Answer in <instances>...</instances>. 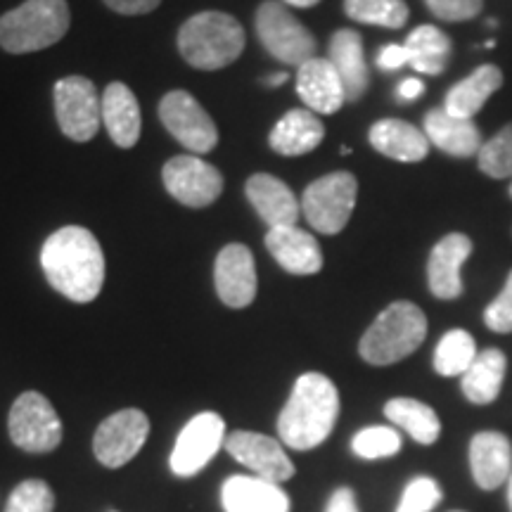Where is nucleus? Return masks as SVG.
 I'll use <instances>...</instances> for the list:
<instances>
[{
    "instance_id": "nucleus-1",
    "label": "nucleus",
    "mask_w": 512,
    "mask_h": 512,
    "mask_svg": "<svg viewBox=\"0 0 512 512\" xmlns=\"http://www.w3.org/2000/svg\"><path fill=\"white\" fill-rule=\"evenodd\" d=\"M41 266L48 283L76 304L98 299L105 283V254L88 228L64 226L43 242Z\"/></svg>"
},
{
    "instance_id": "nucleus-2",
    "label": "nucleus",
    "mask_w": 512,
    "mask_h": 512,
    "mask_svg": "<svg viewBox=\"0 0 512 512\" xmlns=\"http://www.w3.org/2000/svg\"><path fill=\"white\" fill-rule=\"evenodd\" d=\"M339 392L323 373H304L294 382L290 399L278 418V434L294 451H311L335 430Z\"/></svg>"
},
{
    "instance_id": "nucleus-3",
    "label": "nucleus",
    "mask_w": 512,
    "mask_h": 512,
    "mask_svg": "<svg viewBox=\"0 0 512 512\" xmlns=\"http://www.w3.org/2000/svg\"><path fill=\"white\" fill-rule=\"evenodd\" d=\"M245 43L242 24L219 10L197 12L178 29V53L190 67L202 72H216L233 64L245 50Z\"/></svg>"
},
{
    "instance_id": "nucleus-4",
    "label": "nucleus",
    "mask_w": 512,
    "mask_h": 512,
    "mask_svg": "<svg viewBox=\"0 0 512 512\" xmlns=\"http://www.w3.org/2000/svg\"><path fill=\"white\" fill-rule=\"evenodd\" d=\"M427 337V316L413 302H394L373 320L358 342V354L370 366H392L415 354Z\"/></svg>"
},
{
    "instance_id": "nucleus-5",
    "label": "nucleus",
    "mask_w": 512,
    "mask_h": 512,
    "mask_svg": "<svg viewBox=\"0 0 512 512\" xmlns=\"http://www.w3.org/2000/svg\"><path fill=\"white\" fill-rule=\"evenodd\" d=\"M72 24L67 0H24L0 17V48L29 55L60 43Z\"/></svg>"
},
{
    "instance_id": "nucleus-6",
    "label": "nucleus",
    "mask_w": 512,
    "mask_h": 512,
    "mask_svg": "<svg viewBox=\"0 0 512 512\" xmlns=\"http://www.w3.org/2000/svg\"><path fill=\"white\" fill-rule=\"evenodd\" d=\"M254 27L266 53L287 67H302L316 57V36L278 0H264L259 5Z\"/></svg>"
},
{
    "instance_id": "nucleus-7",
    "label": "nucleus",
    "mask_w": 512,
    "mask_h": 512,
    "mask_svg": "<svg viewBox=\"0 0 512 512\" xmlns=\"http://www.w3.org/2000/svg\"><path fill=\"white\" fill-rule=\"evenodd\" d=\"M358 197V181L349 171H335L304 190L302 214L320 235H337L347 228Z\"/></svg>"
},
{
    "instance_id": "nucleus-8",
    "label": "nucleus",
    "mask_w": 512,
    "mask_h": 512,
    "mask_svg": "<svg viewBox=\"0 0 512 512\" xmlns=\"http://www.w3.org/2000/svg\"><path fill=\"white\" fill-rule=\"evenodd\" d=\"M12 444L27 453H50L62 444V420L55 406L38 392H24L8 415Z\"/></svg>"
},
{
    "instance_id": "nucleus-9",
    "label": "nucleus",
    "mask_w": 512,
    "mask_h": 512,
    "mask_svg": "<svg viewBox=\"0 0 512 512\" xmlns=\"http://www.w3.org/2000/svg\"><path fill=\"white\" fill-rule=\"evenodd\" d=\"M55 117L74 143H88L102 126V98L86 76H64L55 83Z\"/></svg>"
},
{
    "instance_id": "nucleus-10",
    "label": "nucleus",
    "mask_w": 512,
    "mask_h": 512,
    "mask_svg": "<svg viewBox=\"0 0 512 512\" xmlns=\"http://www.w3.org/2000/svg\"><path fill=\"white\" fill-rule=\"evenodd\" d=\"M159 119L178 143L195 155H207L219 143L214 119L188 91H171L159 102Z\"/></svg>"
},
{
    "instance_id": "nucleus-11",
    "label": "nucleus",
    "mask_w": 512,
    "mask_h": 512,
    "mask_svg": "<svg viewBox=\"0 0 512 512\" xmlns=\"http://www.w3.org/2000/svg\"><path fill=\"white\" fill-rule=\"evenodd\" d=\"M226 446V422L219 413H197L178 434L169 465L176 477H195Z\"/></svg>"
},
{
    "instance_id": "nucleus-12",
    "label": "nucleus",
    "mask_w": 512,
    "mask_h": 512,
    "mask_svg": "<svg viewBox=\"0 0 512 512\" xmlns=\"http://www.w3.org/2000/svg\"><path fill=\"white\" fill-rule=\"evenodd\" d=\"M150 420L138 408H124L102 420L93 437V453L102 465L117 470L131 463L145 446Z\"/></svg>"
},
{
    "instance_id": "nucleus-13",
    "label": "nucleus",
    "mask_w": 512,
    "mask_h": 512,
    "mask_svg": "<svg viewBox=\"0 0 512 512\" xmlns=\"http://www.w3.org/2000/svg\"><path fill=\"white\" fill-rule=\"evenodd\" d=\"M164 188L185 207L204 209L223 192V176L216 166L195 155H178L164 164Z\"/></svg>"
},
{
    "instance_id": "nucleus-14",
    "label": "nucleus",
    "mask_w": 512,
    "mask_h": 512,
    "mask_svg": "<svg viewBox=\"0 0 512 512\" xmlns=\"http://www.w3.org/2000/svg\"><path fill=\"white\" fill-rule=\"evenodd\" d=\"M226 451L240 465L256 472L254 477L266 482L283 484L294 477V465L287 458L283 444L259 432H233L226 437Z\"/></svg>"
},
{
    "instance_id": "nucleus-15",
    "label": "nucleus",
    "mask_w": 512,
    "mask_h": 512,
    "mask_svg": "<svg viewBox=\"0 0 512 512\" xmlns=\"http://www.w3.org/2000/svg\"><path fill=\"white\" fill-rule=\"evenodd\" d=\"M214 285L219 299L230 309H245L256 297V268L249 247L230 242L216 256Z\"/></svg>"
},
{
    "instance_id": "nucleus-16",
    "label": "nucleus",
    "mask_w": 512,
    "mask_h": 512,
    "mask_svg": "<svg viewBox=\"0 0 512 512\" xmlns=\"http://www.w3.org/2000/svg\"><path fill=\"white\" fill-rule=\"evenodd\" d=\"M472 240L465 233H448L432 247L427 259V285L437 299L451 302L463 294L465 285L460 268L472 256Z\"/></svg>"
},
{
    "instance_id": "nucleus-17",
    "label": "nucleus",
    "mask_w": 512,
    "mask_h": 512,
    "mask_svg": "<svg viewBox=\"0 0 512 512\" xmlns=\"http://www.w3.org/2000/svg\"><path fill=\"white\" fill-rule=\"evenodd\" d=\"M297 93L316 114H335L347 102L344 83L328 57H313L299 67Z\"/></svg>"
},
{
    "instance_id": "nucleus-18",
    "label": "nucleus",
    "mask_w": 512,
    "mask_h": 512,
    "mask_svg": "<svg viewBox=\"0 0 512 512\" xmlns=\"http://www.w3.org/2000/svg\"><path fill=\"white\" fill-rule=\"evenodd\" d=\"M266 249L292 275H316L323 268L318 240L297 226L268 228Z\"/></svg>"
},
{
    "instance_id": "nucleus-19",
    "label": "nucleus",
    "mask_w": 512,
    "mask_h": 512,
    "mask_svg": "<svg viewBox=\"0 0 512 512\" xmlns=\"http://www.w3.org/2000/svg\"><path fill=\"white\" fill-rule=\"evenodd\" d=\"M422 131H425L430 145L458 159L477 157L484 145L482 131H479L475 119L453 117L444 107H437V110L425 114V128Z\"/></svg>"
},
{
    "instance_id": "nucleus-20",
    "label": "nucleus",
    "mask_w": 512,
    "mask_h": 512,
    "mask_svg": "<svg viewBox=\"0 0 512 512\" xmlns=\"http://www.w3.org/2000/svg\"><path fill=\"white\" fill-rule=\"evenodd\" d=\"M245 195L252 202L256 214L268 223V228L297 226L302 204L297 202L294 192L271 174H254L245 183Z\"/></svg>"
},
{
    "instance_id": "nucleus-21",
    "label": "nucleus",
    "mask_w": 512,
    "mask_h": 512,
    "mask_svg": "<svg viewBox=\"0 0 512 512\" xmlns=\"http://www.w3.org/2000/svg\"><path fill=\"white\" fill-rule=\"evenodd\" d=\"M221 503L226 512H290V496L280 484L247 475L228 477L223 482Z\"/></svg>"
},
{
    "instance_id": "nucleus-22",
    "label": "nucleus",
    "mask_w": 512,
    "mask_h": 512,
    "mask_svg": "<svg viewBox=\"0 0 512 512\" xmlns=\"http://www.w3.org/2000/svg\"><path fill=\"white\" fill-rule=\"evenodd\" d=\"M470 467L484 491L503 486L512 475V444L501 432H479L470 441Z\"/></svg>"
},
{
    "instance_id": "nucleus-23",
    "label": "nucleus",
    "mask_w": 512,
    "mask_h": 512,
    "mask_svg": "<svg viewBox=\"0 0 512 512\" xmlns=\"http://www.w3.org/2000/svg\"><path fill=\"white\" fill-rule=\"evenodd\" d=\"M328 60L337 69L344 83L347 102H358L366 95L370 86V72L366 53H363V38L354 29H339L330 38Z\"/></svg>"
},
{
    "instance_id": "nucleus-24",
    "label": "nucleus",
    "mask_w": 512,
    "mask_h": 512,
    "mask_svg": "<svg viewBox=\"0 0 512 512\" xmlns=\"http://www.w3.org/2000/svg\"><path fill=\"white\" fill-rule=\"evenodd\" d=\"M368 140L380 155L394 159V162L415 164L430 155V140L425 131L403 119L377 121L370 126Z\"/></svg>"
},
{
    "instance_id": "nucleus-25",
    "label": "nucleus",
    "mask_w": 512,
    "mask_h": 512,
    "mask_svg": "<svg viewBox=\"0 0 512 512\" xmlns=\"http://www.w3.org/2000/svg\"><path fill=\"white\" fill-rule=\"evenodd\" d=\"M102 126L107 128L114 145L121 147V150L136 147L143 119H140L136 95L126 83L114 81L102 93Z\"/></svg>"
},
{
    "instance_id": "nucleus-26",
    "label": "nucleus",
    "mask_w": 512,
    "mask_h": 512,
    "mask_svg": "<svg viewBox=\"0 0 512 512\" xmlns=\"http://www.w3.org/2000/svg\"><path fill=\"white\" fill-rule=\"evenodd\" d=\"M325 138V126L311 110H290L273 126L268 145L283 157H302L316 150Z\"/></svg>"
},
{
    "instance_id": "nucleus-27",
    "label": "nucleus",
    "mask_w": 512,
    "mask_h": 512,
    "mask_svg": "<svg viewBox=\"0 0 512 512\" xmlns=\"http://www.w3.org/2000/svg\"><path fill=\"white\" fill-rule=\"evenodd\" d=\"M503 86V72L496 64H482L472 72L467 79L458 81L456 86H451V91L446 93L444 110L453 117L460 119H475L482 107L489 102L498 88Z\"/></svg>"
},
{
    "instance_id": "nucleus-28",
    "label": "nucleus",
    "mask_w": 512,
    "mask_h": 512,
    "mask_svg": "<svg viewBox=\"0 0 512 512\" xmlns=\"http://www.w3.org/2000/svg\"><path fill=\"white\" fill-rule=\"evenodd\" d=\"M505 370H508V358L501 349H484L482 354H477L475 363L460 377L465 399L475 406L494 403L501 396Z\"/></svg>"
},
{
    "instance_id": "nucleus-29",
    "label": "nucleus",
    "mask_w": 512,
    "mask_h": 512,
    "mask_svg": "<svg viewBox=\"0 0 512 512\" xmlns=\"http://www.w3.org/2000/svg\"><path fill=\"white\" fill-rule=\"evenodd\" d=\"M384 415L392 425L411 434V439L422 446H432L441 434V420L437 411L418 399L399 396V399L387 401L384 403Z\"/></svg>"
},
{
    "instance_id": "nucleus-30",
    "label": "nucleus",
    "mask_w": 512,
    "mask_h": 512,
    "mask_svg": "<svg viewBox=\"0 0 512 512\" xmlns=\"http://www.w3.org/2000/svg\"><path fill=\"white\" fill-rule=\"evenodd\" d=\"M403 46L408 50V64L415 72L430 76L444 74L453 50L451 38L432 24H422V27L411 31Z\"/></svg>"
},
{
    "instance_id": "nucleus-31",
    "label": "nucleus",
    "mask_w": 512,
    "mask_h": 512,
    "mask_svg": "<svg viewBox=\"0 0 512 512\" xmlns=\"http://www.w3.org/2000/svg\"><path fill=\"white\" fill-rule=\"evenodd\" d=\"M477 344L467 330H448L434 351V370L441 377H463L475 363Z\"/></svg>"
},
{
    "instance_id": "nucleus-32",
    "label": "nucleus",
    "mask_w": 512,
    "mask_h": 512,
    "mask_svg": "<svg viewBox=\"0 0 512 512\" xmlns=\"http://www.w3.org/2000/svg\"><path fill=\"white\" fill-rule=\"evenodd\" d=\"M344 12L358 24L382 29H403L411 15L406 0H344Z\"/></svg>"
},
{
    "instance_id": "nucleus-33",
    "label": "nucleus",
    "mask_w": 512,
    "mask_h": 512,
    "mask_svg": "<svg viewBox=\"0 0 512 512\" xmlns=\"http://www.w3.org/2000/svg\"><path fill=\"white\" fill-rule=\"evenodd\" d=\"M477 166L484 176L496 178V181L512 178V121L482 145Z\"/></svg>"
},
{
    "instance_id": "nucleus-34",
    "label": "nucleus",
    "mask_w": 512,
    "mask_h": 512,
    "mask_svg": "<svg viewBox=\"0 0 512 512\" xmlns=\"http://www.w3.org/2000/svg\"><path fill=\"white\" fill-rule=\"evenodd\" d=\"M351 448L358 458L377 460V458H389L396 456L401 451V434L394 427L373 425L366 427L351 439Z\"/></svg>"
},
{
    "instance_id": "nucleus-35",
    "label": "nucleus",
    "mask_w": 512,
    "mask_h": 512,
    "mask_svg": "<svg viewBox=\"0 0 512 512\" xmlns=\"http://www.w3.org/2000/svg\"><path fill=\"white\" fill-rule=\"evenodd\" d=\"M55 494L43 479H27L12 489L5 512H53Z\"/></svg>"
},
{
    "instance_id": "nucleus-36",
    "label": "nucleus",
    "mask_w": 512,
    "mask_h": 512,
    "mask_svg": "<svg viewBox=\"0 0 512 512\" xmlns=\"http://www.w3.org/2000/svg\"><path fill=\"white\" fill-rule=\"evenodd\" d=\"M441 486L432 477H415L403 489L396 512H432L441 503Z\"/></svg>"
},
{
    "instance_id": "nucleus-37",
    "label": "nucleus",
    "mask_w": 512,
    "mask_h": 512,
    "mask_svg": "<svg viewBox=\"0 0 512 512\" xmlns=\"http://www.w3.org/2000/svg\"><path fill=\"white\" fill-rule=\"evenodd\" d=\"M484 323L486 328L498 332V335L512 332V271L508 273V278H505V285L503 290L498 292V297L486 306Z\"/></svg>"
},
{
    "instance_id": "nucleus-38",
    "label": "nucleus",
    "mask_w": 512,
    "mask_h": 512,
    "mask_svg": "<svg viewBox=\"0 0 512 512\" xmlns=\"http://www.w3.org/2000/svg\"><path fill=\"white\" fill-rule=\"evenodd\" d=\"M425 5L441 22H467L484 10V0H425Z\"/></svg>"
},
{
    "instance_id": "nucleus-39",
    "label": "nucleus",
    "mask_w": 512,
    "mask_h": 512,
    "mask_svg": "<svg viewBox=\"0 0 512 512\" xmlns=\"http://www.w3.org/2000/svg\"><path fill=\"white\" fill-rule=\"evenodd\" d=\"M107 8L117 12V15L136 17V15H150L159 8L162 0H102Z\"/></svg>"
},
{
    "instance_id": "nucleus-40",
    "label": "nucleus",
    "mask_w": 512,
    "mask_h": 512,
    "mask_svg": "<svg viewBox=\"0 0 512 512\" xmlns=\"http://www.w3.org/2000/svg\"><path fill=\"white\" fill-rule=\"evenodd\" d=\"M403 64H408L406 46L389 43V46H384L380 53H377V67H380L382 72H394V69H401Z\"/></svg>"
},
{
    "instance_id": "nucleus-41",
    "label": "nucleus",
    "mask_w": 512,
    "mask_h": 512,
    "mask_svg": "<svg viewBox=\"0 0 512 512\" xmlns=\"http://www.w3.org/2000/svg\"><path fill=\"white\" fill-rule=\"evenodd\" d=\"M325 512H361V510H358L354 491L347 489V486H342V489H337L335 494L330 496L328 505H325Z\"/></svg>"
},
{
    "instance_id": "nucleus-42",
    "label": "nucleus",
    "mask_w": 512,
    "mask_h": 512,
    "mask_svg": "<svg viewBox=\"0 0 512 512\" xmlns=\"http://www.w3.org/2000/svg\"><path fill=\"white\" fill-rule=\"evenodd\" d=\"M422 93H425V83H422L420 79H403L401 81L399 100H403V102L418 100Z\"/></svg>"
},
{
    "instance_id": "nucleus-43",
    "label": "nucleus",
    "mask_w": 512,
    "mask_h": 512,
    "mask_svg": "<svg viewBox=\"0 0 512 512\" xmlns=\"http://www.w3.org/2000/svg\"><path fill=\"white\" fill-rule=\"evenodd\" d=\"M320 0H283V5H292V8H299V10H309V8H316Z\"/></svg>"
},
{
    "instance_id": "nucleus-44",
    "label": "nucleus",
    "mask_w": 512,
    "mask_h": 512,
    "mask_svg": "<svg viewBox=\"0 0 512 512\" xmlns=\"http://www.w3.org/2000/svg\"><path fill=\"white\" fill-rule=\"evenodd\" d=\"M287 81V72H278V74H271V76H266L264 79V83L268 88H278V86H283V83Z\"/></svg>"
},
{
    "instance_id": "nucleus-45",
    "label": "nucleus",
    "mask_w": 512,
    "mask_h": 512,
    "mask_svg": "<svg viewBox=\"0 0 512 512\" xmlns=\"http://www.w3.org/2000/svg\"><path fill=\"white\" fill-rule=\"evenodd\" d=\"M508 503H510V510H512V475L508 479Z\"/></svg>"
},
{
    "instance_id": "nucleus-46",
    "label": "nucleus",
    "mask_w": 512,
    "mask_h": 512,
    "mask_svg": "<svg viewBox=\"0 0 512 512\" xmlns=\"http://www.w3.org/2000/svg\"><path fill=\"white\" fill-rule=\"evenodd\" d=\"M508 192H510V197H512V183H510V188H508Z\"/></svg>"
}]
</instances>
